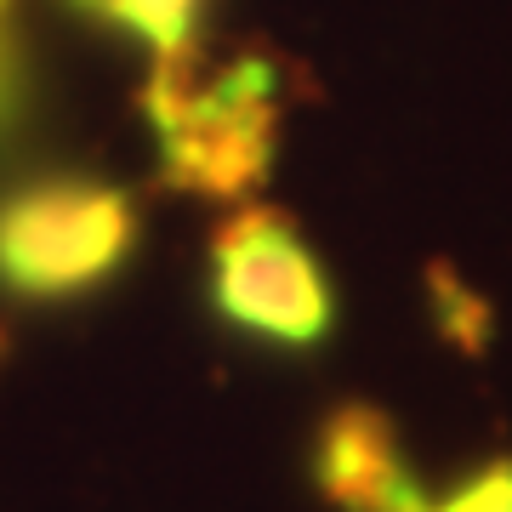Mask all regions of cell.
Segmentation results:
<instances>
[{"label":"cell","mask_w":512,"mask_h":512,"mask_svg":"<svg viewBox=\"0 0 512 512\" xmlns=\"http://www.w3.org/2000/svg\"><path fill=\"white\" fill-rule=\"evenodd\" d=\"M313 484L342 512H421L427 495L399 456V433L382 410L342 404L313 439Z\"/></svg>","instance_id":"277c9868"},{"label":"cell","mask_w":512,"mask_h":512,"mask_svg":"<svg viewBox=\"0 0 512 512\" xmlns=\"http://www.w3.org/2000/svg\"><path fill=\"white\" fill-rule=\"evenodd\" d=\"M279 103L274 57L239 52L217 69H200L194 52L160 57L143 86L160 183L205 200H239L262 188L279 148Z\"/></svg>","instance_id":"6da1fadb"},{"label":"cell","mask_w":512,"mask_h":512,"mask_svg":"<svg viewBox=\"0 0 512 512\" xmlns=\"http://www.w3.org/2000/svg\"><path fill=\"white\" fill-rule=\"evenodd\" d=\"M80 6L103 12L109 23H126L131 35H143L160 57L188 52L194 12H200V0H80Z\"/></svg>","instance_id":"5b68a950"},{"label":"cell","mask_w":512,"mask_h":512,"mask_svg":"<svg viewBox=\"0 0 512 512\" xmlns=\"http://www.w3.org/2000/svg\"><path fill=\"white\" fill-rule=\"evenodd\" d=\"M421 512H512V461H495L478 478H467L456 495L427 501Z\"/></svg>","instance_id":"8992f818"},{"label":"cell","mask_w":512,"mask_h":512,"mask_svg":"<svg viewBox=\"0 0 512 512\" xmlns=\"http://www.w3.org/2000/svg\"><path fill=\"white\" fill-rule=\"evenodd\" d=\"M211 302L228 325L313 348L336 325V296L291 217L245 205L211 234Z\"/></svg>","instance_id":"3957f363"},{"label":"cell","mask_w":512,"mask_h":512,"mask_svg":"<svg viewBox=\"0 0 512 512\" xmlns=\"http://www.w3.org/2000/svg\"><path fill=\"white\" fill-rule=\"evenodd\" d=\"M137 239L120 188L86 177L29 183L0 205V285L18 296H69L109 279Z\"/></svg>","instance_id":"7a4b0ae2"},{"label":"cell","mask_w":512,"mask_h":512,"mask_svg":"<svg viewBox=\"0 0 512 512\" xmlns=\"http://www.w3.org/2000/svg\"><path fill=\"white\" fill-rule=\"evenodd\" d=\"M23 103V35L18 0H0V120H12Z\"/></svg>","instance_id":"52a82bcc"}]
</instances>
